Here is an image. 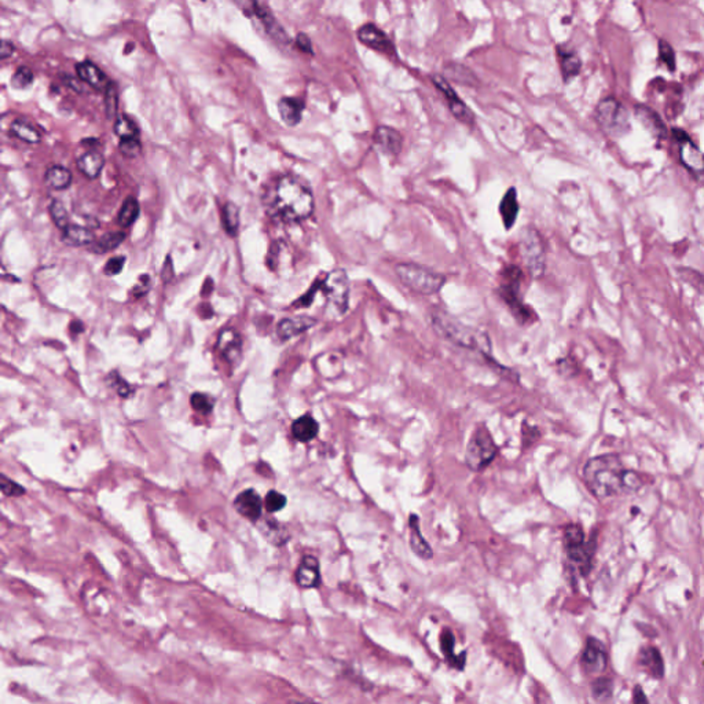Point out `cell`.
Segmentation results:
<instances>
[{"label": "cell", "instance_id": "1", "mask_svg": "<svg viewBox=\"0 0 704 704\" xmlns=\"http://www.w3.org/2000/svg\"><path fill=\"white\" fill-rule=\"evenodd\" d=\"M582 474L586 487L597 499L636 494L647 483L644 475L627 469L616 454H604L589 460Z\"/></svg>", "mask_w": 704, "mask_h": 704}, {"label": "cell", "instance_id": "2", "mask_svg": "<svg viewBox=\"0 0 704 704\" xmlns=\"http://www.w3.org/2000/svg\"><path fill=\"white\" fill-rule=\"evenodd\" d=\"M315 201L311 190L292 176H282L272 191V208L286 221H300L311 217Z\"/></svg>", "mask_w": 704, "mask_h": 704}, {"label": "cell", "instance_id": "3", "mask_svg": "<svg viewBox=\"0 0 704 704\" xmlns=\"http://www.w3.org/2000/svg\"><path fill=\"white\" fill-rule=\"evenodd\" d=\"M430 322L441 337L447 338L455 345L479 352L486 358L491 354V340L487 333L483 330L465 325L450 314L437 308L431 311Z\"/></svg>", "mask_w": 704, "mask_h": 704}, {"label": "cell", "instance_id": "4", "mask_svg": "<svg viewBox=\"0 0 704 704\" xmlns=\"http://www.w3.org/2000/svg\"><path fill=\"white\" fill-rule=\"evenodd\" d=\"M395 274L403 285L424 296L437 293L447 281L443 274L416 263H399L395 266Z\"/></svg>", "mask_w": 704, "mask_h": 704}, {"label": "cell", "instance_id": "5", "mask_svg": "<svg viewBox=\"0 0 704 704\" xmlns=\"http://www.w3.org/2000/svg\"><path fill=\"white\" fill-rule=\"evenodd\" d=\"M595 117L601 130L612 138H620L630 131L629 111L615 97L601 100L595 109Z\"/></svg>", "mask_w": 704, "mask_h": 704}, {"label": "cell", "instance_id": "6", "mask_svg": "<svg viewBox=\"0 0 704 704\" xmlns=\"http://www.w3.org/2000/svg\"><path fill=\"white\" fill-rule=\"evenodd\" d=\"M496 454L498 446L487 427L483 424L478 425L467 446L465 461L468 468L475 472L483 471L494 461Z\"/></svg>", "mask_w": 704, "mask_h": 704}, {"label": "cell", "instance_id": "7", "mask_svg": "<svg viewBox=\"0 0 704 704\" xmlns=\"http://www.w3.org/2000/svg\"><path fill=\"white\" fill-rule=\"evenodd\" d=\"M522 271L516 266H510L502 272V283L499 288V293L502 300L510 308L513 315L522 324L531 322L534 318V313L522 302L520 299V282H522Z\"/></svg>", "mask_w": 704, "mask_h": 704}, {"label": "cell", "instance_id": "8", "mask_svg": "<svg viewBox=\"0 0 704 704\" xmlns=\"http://www.w3.org/2000/svg\"><path fill=\"white\" fill-rule=\"evenodd\" d=\"M564 545L570 560L577 564L582 572L586 574L592 565L596 542L586 541L581 526L570 524L564 531Z\"/></svg>", "mask_w": 704, "mask_h": 704}, {"label": "cell", "instance_id": "9", "mask_svg": "<svg viewBox=\"0 0 704 704\" xmlns=\"http://www.w3.org/2000/svg\"><path fill=\"white\" fill-rule=\"evenodd\" d=\"M322 290L329 306L340 315L348 311L350 306V279L343 269H336L326 274L322 281Z\"/></svg>", "mask_w": 704, "mask_h": 704}, {"label": "cell", "instance_id": "10", "mask_svg": "<svg viewBox=\"0 0 704 704\" xmlns=\"http://www.w3.org/2000/svg\"><path fill=\"white\" fill-rule=\"evenodd\" d=\"M522 256L531 276H542L546 269V253L541 234L534 227H527L522 235Z\"/></svg>", "mask_w": 704, "mask_h": 704}, {"label": "cell", "instance_id": "11", "mask_svg": "<svg viewBox=\"0 0 704 704\" xmlns=\"http://www.w3.org/2000/svg\"><path fill=\"white\" fill-rule=\"evenodd\" d=\"M431 79H432V83L436 86V88L446 98L451 114L460 123H462L465 125H472L475 123V113L458 97V94L454 91V88L448 83V80L441 75H434Z\"/></svg>", "mask_w": 704, "mask_h": 704}, {"label": "cell", "instance_id": "12", "mask_svg": "<svg viewBox=\"0 0 704 704\" xmlns=\"http://www.w3.org/2000/svg\"><path fill=\"white\" fill-rule=\"evenodd\" d=\"M674 139L678 142L680 146V159L681 163L688 168L691 172L701 173L704 171V155L699 150L696 145H694L691 136L687 134V131L681 128H673L671 130Z\"/></svg>", "mask_w": 704, "mask_h": 704}, {"label": "cell", "instance_id": "13", "mask_svg": "<svg viewBox=\"0 0 704 704\" xmlns=\"http://www.w3.org/2000/svg\"><path fill=\"white\" fill-rule=\"evenodd\" d=\"M357 36L362 45H365L366 47H369L375 52H379V53L388 55V56L396 55V50H395L392 40L388 38V35L382 29H380L379 26H376L375 24L369 22V24L362 25L358 29Z\"/></svg>", "mask_w": 704, "mask_h": 704}, {"label": "cell", "instance_id": "14", "mask_svg": "<svg viewBox=\"0 0 704 704\" xmlns=\"http://www.w3.org/2000/svg\"><path fill=\"white\" fill-rule=\"evenodd\" d=\"M252 8H253V13L255 15L262 21L266 32L270 35L271 38L279 43V45H289L290 39L286 33V31L282 28V25L278 22V19L274 17V14L271 13L270 8L267 4L265 3H259V1H255L252 3Z\"/></svg>", "mask_w": 704, "mask_h": 704}, {"label": "cell", "instance_id": "15", "mask_svg": "<svg viewBox=\"0 0 704 704\" xmlns=\"http://www.w3.org/2000/svg\"><path fill=\"white\" fill-rule=\"evenodd\" d=\"M234 508L240 515H242L244 517L249 519L253 523L262 519L263 502L260 495L253 488H248L241 494H238L234 501Z\"/></svg>", "mask_w": 704, "mask_h": 704}, {"label": "cell", "instance_id": "16", "mask_svg": "<svg viewBox=\"0 0 704 704\" xmlns=\"http://www.w3.org/2000/svg\"><path fill=\"white\" fill-rule=\"evenodd\" d=\"M607 663L608 657L605 647L596 639H589L582 655L584 668L590 674H600L607 668Z\"/></svg>", "mask_w": 704, "mask_h": 704}, {"label": "cell", "instance_id": "17", "mask_svg": "<svg viewBox=\"0 0 704 704\" xmlns=\"http://www.w3.org/2000/svg\"><path fill=\"white\" fill-rule=\"evenodd\" d=\"M375 145L379 148L384 155L398 156L402 152L403 138L400 132L388 125H380L373 135Z\"/></svg>", "mask_w": 704, "mask_h": 704}, {"label": "cell", "instance_id": "18", "mask_svg": "<svg viewBox=\"0 0 704 704\" xmlns=\"http://www.w3.org/2000/svg\"><path fill=\"white\" fill-rule=\"evenodd\" d=\"M556 53L560 63V72L564 83L571 81L577 77L582 70V59L578 53L567 45H558L556 47Z\"/></svg>", "mask_w": 704, "mask_h": 704}, {"label": "cell", "instance_id": "19", "mask_svg": "<svg viewBox=\"0 0 704 704\" xmlns=\"http://www.w3.org/2000/svg\"><path fill=\"white\" fill-rule=\"evenodd\" d=\"M296 582L300 588L313 589L321 584L320 563L314 556H304L296 570Z\"/></svg>", "mask_w": 704, "mask_h": 704}, {"label": "cell", "instance_id": "20", "mask_svg": "<svg viewBox=\"0 0 704 704\" xmlns=\"http://www.w3.org/2000/svg\"><path fill=\"white\" fill-rule=\"evenodd\" d=\"M217 348L226 361H228L231 365H235L240 361L242 352V341L240 334L233 329L223 330L217 338Z\"/></svg>", "mask_w": 704, "mask_h": 704}, {"label": "cell", "instance_id": "21", "mask_svg": "<svg viewBox=\"0 0 704 704\" xmlns=\"http://www.w3.org/2000/svg\"><path fill=\"white\" fill-rule=\"evenodd\" d=\"M634 114L639 121L650 131V134L657 139H664L668 135L666 123L660 118V116L647 105H636Z\"/></svg>", "mask_w": 704, "mask_h": 704}, {"label": "cell", "instance_id": "22", "mask_svg": "<svg viewBox=\"0 0 704 704\" xmlns=\"http://www.w3.org/2000/svg\"><path fill=\"white\" fill-rule=\"evenodd\" d=\"M76 73L81 81L90 84L91 87H94L97 90H104V88L107 90L110 84L108 76L102 72L101 68H98L91 61H83V62L77 63Z\"/></svg>", "mask_w": 704, "mask_h": 704}, {"label": "cell", "instance_id": "23", "mask_svg": "<svg viewBox=\"0 0 704 704\" xmlns=\"http://www.w3.org/2000/svg\"><path fill=\"white\" fill-rule=\"evenodd\" d=\"M409 529H410V546L412 550L421 558L430 560L434 556V550L430 543L421 534L420 529V517L417 515H410L409 517Z\"/></svg>", "mask_w": 704, "mask_h": 704}, {"label": "cell", "instance_id": "24", "mask_svg": "<svg viewBox=\"0 0 704 704\" xmlns=\"http://www.w3.org/2000/svg\"><path fill=\"white\" fill-rule=\"evenodd\" d=\"M317 321L311 317H295V318H286V320H282L279 324H278V327H276V333L278 336L282 338V340H289L292 337H296L304 331H307L308 329H311L313 326H315Z\"/></svg>", "mask_w": 704, "mask_h": 704}, {"label": "cell", "instance_id": "25", "mask_svg": "<svg viewBox=\"0 0 704 704\" xmlns=\"http://www.w3.org/2000/svg\"><path fill=\"white\" fill-rule=\"evenodd\" d=\"M519 200L517 191L515 187H510L499 203V215L502 217V223L506 230L512 228L517 220L519 215Z\"/></svg>", "mask_w": 704, "mask_h": 704}, {"label": "cell", "instance_id": "26", "mask_svg": "<svg viewBox=\"0 0 704 704\" xmlns=\"http://www.w3.org/2000/svg\"><path fill=\"white\" fill-rule=\"evenodd\" d=\"M303 110H304V104H303V101H300L297 98L283 97L278 102L279 116H281L282 121L289 127H295L302 121Z\"/></svg>", "mask_w": 704, "mask_h": 704}, {"label": "cell", "instance_id": "27", "mask_svg": "<svg viewBox=\"0 0 704 704\" xmlns=\"http://www.w3.org/2000/svg\"><path fill=\"white\" fill-rule=\"evenodd\" d=\"M105 165L104 156L97 150H90L77 159L79 171L88 179H97Z\"/></svg>", "mask_w": 704, "mask_h": 704}, {"label": "cell", "instance_id": "28", "mask_svg": "<svg viewBox=\"0 0 704 704\" xmlns=\"http://www.w3.org/2000/svg\"><path fill=\"white\" fill-rule=\"evenodd\" d=\"M62 233H63L62 235L63 242L70 247H86L93 244V241L95 240L94 233L88 227L79 224H69Z\"/></svg>", "mask_w": 704, "mask_h": 704}, {"label": "cell", "instance_id": "29", "mask_svg": "<svg viewBox=\"0 0 704 704\" xmlns=\"http://www.w3.org/2000/svg\"><path fill=\"white\" fill-rule=\"evenodd\" d=\"M318 432H320L318 423L308 414L302 416L300 419L295 420L292 424V434L295 436V439H297L299 441H303V443H307V441H311L313 439H315Z\"/></svg>", "mask_w": 704, "mask_h": 704}, {"label": "cell", "instance_id": "30", "mask_svg": "<svg viewBox=\"0 0 704 704\" xmlns=\"http://www.w3.org/2000/svg\"><path fill=\"white\" fill-rule=\"evenodd\" d=\"M45 183L53 190H65L72 183V172L62 165H50L45 173Z\"/></svg>", "mask_w": 704, "mask_h": 704}, {"label": "cell", "instance_id": "31", "mask_svg": "<svg viewBox=\"0 0 704 704\" xmlns=\"http://www.w3.org/2000/svg\"><path fill=\"white\" fill-rule=\"evenodd\" d=\"M258 527L262 531L263 537L275 546H282L289 541L288 530L275 520H263L258 523Z\"/></svg>", "mask_w": 704, "mask_h": 704}, {"label": "cell", "instance_id": "32", "mask_svg": "<svg viewBox=\"0 0 704 704\" xmlns=\"http://www.w3.org/2000/svg\"><path fill=\"white\" fill-rule=\"evenodd\" d=\"M639 659H640L641 666L647 668V671L652 677H655V678L663 677V671H664L663 660H662V655L656 648L650 647V648L641 650L640 655H639Z\"/></svg>", "mask_w": 704, "mask_h": 704}, {"label": "cell", "instance_id": "33", "mask_svg": "<svg viewBox=\"0 0 704 704\" xmlns=\"http://www.w3.org/2000/svg\"><path fill=\"white\" fill-rule=\"evenodd\" d=\"M10 131L14 136H17L18 139L26 142V143H39L42 141V135L40 132L33 128L32 125H29L28 123L22 121V120H15L11 123L10 125Z\"/></svg>", "mask_w": 704, "mask_h": 704}, {"label": "cell", "instance_id": "34", "mask_svg": "<svg viewBox=\"0 0 704 704\" xmlns=\"http://www.w3.org/2000/svg\"><path fill=\"white\" fill-rule=\"evenodd\" d=\"M139 212H141V207H139L138 200L134 197H128V198H125V201L121 205L117 220H118L120 226L130 227L138 219Z\"/></svg>", "mask_w": 704, "mask_h": 704}, {"label": "cell", "instance_id": "35", "mask_svg": "<svg viewBox=\"0 0 704 704\" xmlns=\"http://www.w3.org/2000/svg\"><path fill=\"white\" fill-rule=\"evenodd\" d=\"M114 132L121 139H138L139 128L135 121L127 116H118L114 123Z\"/></svg>", "mask_w": 704, "mask_h": 704}, {"label": "cell", "instance_id": "36", "mask_svg": "<svg viewBox=\"0 0 704 704\" xmlns=\"http://www.w3.org/2000/svg\"><path fill=\"white\" fill-rule=\"evenodd\" d=\"M221 220L228 235H235L240 228V210L234 203H227L221 210Z\"/></svg>", "mask_w": 704, "mask_h": 704}, {"label": "cell", "instance_id": "37", "mask_svg": "<svg viewBox=\"0 0 704 704\" xmlns=\"http://www.w3.org/2000/svg\"><path fill=\"white\" fill-rule=\"evenodd\" d=\"M125 233L124 231H111V233H108L105 234L104 237L100 238L97 244V251L100 252H109V251H113L116 249L117 247H120L124 240H125Z\"/></svg>", "mask_w": 704, "mask_h": 704}, {"label": "cell", "instance_id": "38", "mask_svg": "<svg viewBox=\"0 0 704 704\" xmlns=\"http://www.w3.org/2000/svg\"><path fill=\"white\" fill-rule=\"evenodd\" d=\"M33 80H35L33 72H32L28 66L22 65V66H19V68L15 70V73L13 75V77H11V80H10V84H11L14 88H17V90H22V88L29 87V86L33 83Z\"/></svg>", "mask_w": 704, "mask_h": 704}, {"label": "cell", "instance_id": "39", "mask_svg": "<svg viewBox=\"0 0 704 704\" xmlns=\"http://www.w3.org/2000/svg\"><path fill=\"white\" fill-rule=\"evenodd\" d=\"M657 53H659V61H662L670 72H674L677 68V56L675 52L671 47V45L663 39L659 40L657 45Z\"/></svg>", "mask_w": 704, "mask_h": 704}, {"label": "cell", "instance_id": "40", "mask_svg": "<svg viewBox=\"0 0 704 704\" xmlns=\"http://www.w3.org/2000/svg\"><path fill=\"white\" fill-rule=\"evenodd\" d=\"M50 217L53 219L55 226L58 228H61L62 231L70 224L69 223V215H68V211L63 205L62 201H58V200H54L52 204H50Z\"/></svg>", "mask_w": 704, "mask_h": 704}, {"label": "cell", "instance_id": "41", "mask_svg": "<svg viewBox=\"0 0 704 704\" xmlns=\"http://www.w3.org/2000/svg\"><path fill=\"white\" fill-rule=\"evenodd\" d=\"M464 69L462 65L460 63H454V65H448L447 66V75L455 80V81H460L462 84H474L476 83V77L475 75L469 70V69H465L464 73H461Z\"/></svg>", "mask_w": 704, "mask_h": 704}, {"label": "cell", "instance_id": "42", "mask_svg": "<svg viewBox=\"0 0 704 704\" xmlns=\"http://www.w3.org/2000/svg\"><path fill=\"white\" fill-rule=\"evenodd\" d=\"M612 689H613V685H612L611 680L598 678L592 687L593 698L596 699L597 702H607L612 696Z\"/></svg>", "mask_w": 704, "mask_h": 704}, {"label": "cell", "instance_id": "43", "mask_svg": "<svg viewBox=\"0 0 704 704\" xmlns=\"http://www.w3.org/2000/svg\"><path fill=\"white\" fill-rule=\"evenodd\" d=\"M265 506L269 513L279 512L281 509H283L286 506V496L275 490H271L265 498Z\"/></svg>", "mask_w": 704, "mask_h": 704}, {"label": "cell", "instance_id": "44", "mask_svg": "<svg viewBox=\"0 0 704 704\" xmlns=\"http://www.w3.org/2000/svg\"><path fill=\"white\" fill-rule=\"evenodd\" d=\"M191 406L200 414H210L214 409V400L205 393H194L191 396Z\"/></svg>", "mask_w": 704, "mask_h": 704}, {"label": "cell", "instance_id": "45", "mask_svg": "<svg viewBox=\"0 0 704 704\" xmlns=\"http://www.w3.org/2000/svg\"><path fill=\"white\" fill-rule=\"evenodd\" d=\"M105 91H107V94H105L107 116H108V118L113 120L117 116V110H118V93H117V87L113 83H110Z\"/></svg>", "mask_w": 704, "mask_h": 704}, {"label": "cell", "instance_id": "46", "mask_svg": "<svg viewBox=\"0 0 704 704\" xmlns=\"http://www.w3.org/2000/svg\"><path fill=\"white\" fill-rule=\"evenodd\" d=\"M440 641H441V650H443L444 656H446L450 662H453L455 667H457V666L460 667L457 657L453 655V650H454V644H455V641H454V636L451 634V632H450V630H444V632H443V634H441V640H440Z\"/></svg>", "mask_w": 704, "mask_h": 704}, {"label": "cell", "instance_id": "47", "mask_svg": "<svg viewBox=\"0 0 704 704\" xmlns=\"http://www.w3.org/2000/svg\"><path fill=\"white\" fill-rule=\"evenodd\" d=\"M121 153L127 157H138L142 152L139 139H121L118 145Z\"/></svg>", "mask_w": 704, "mask_h": 704}, {"label": "cell", "instance_id": "48", "mask_svg": "<svg viewBox=\"0 0 704 704\" xmlns=\"http://www.w3.org/2000/svg\"><path fill=\"white\" fill-rule=\"evenodd\" d=\"M109 381H110V385L111 388H114L117 391V393L123 398H128L132 395V388L125 382V380L123 377H120L116 372H113L110 376H109Z\"/></svg>", "mask_w": 704, "mask_h": 704}, {"label": "cell", "instance_id": "49", "mask_svg": "<svg viewBox=\"0 0 704 704\" xmlns=\"http://www.w3.org/2000/svg\"><path fill=\"white\" fill-rule=\"evenodd\" d=\"M0 487H1V492L7 496H19L22 494H25V488L21 487L19 485H17L15 482H11L10 479H7L6 476H1V480H0Z\"/></svg>", "mask_w": 704, "mask_h": 704}, {"label": "cell", "instance_id": "50", "mask_svg": "<svg viewBox=\"0 0 704 704\" xmlns=\"http://www.w3.org/2000/svg\"><path fill=\"white\" fill-rule=\"evenodd\" d=\"M124 262H125V258H123V256H116V258L110 259L105 266V272L108 275H117L120 271L123 270Z\"/></svg>", "mask_w": 704, "mask_h": 704}, {"label": "cell", "instance_id": "51", "mask_svg": "<svg viewBox=\"0 0 704 704\" xmlns=\"http://www.w3.org/2000/svg\"><path fill=\"white\" fill-rule=\"evenodd\" d=\"M296 46L300 52L303 53H307V54H313V45H311V40L310 38L306 35V33H299L297 38H296Z\"/></svg>", "mask_w": 704, "mask_h": 704}, {"label": "cell", "instance_id": "52", "mask_svg": "<svg viewBox=\"0 0 704 704\" xmlns=\"http://www.w3.org/2000/svg\"><path fill=\"white\" fill-rule=\"evenodd\" d=\"M149 288H150V278L145 274V275H142V276L139 278L138 283H136V285H135V288L132 289V293H134V296L139 297V296L145 295V293L149 290Z\"/></svg>", "mask_w": 704, "mask_h": 704}, {"label": "cell", "instance_id": "53", "mask_svg": "<svg viewBox=\"0 0 704 704\" xmlns=\"http://www.w3.org/2000/svg\"><path fill=\"white\" fill-rule=\"evenodd\" d=\"M14 50H15V47H14V45L11 42L3 40L1 42V47H0V58L1 59H7L8 56L13 55Z\"/></svg>", "mask_w": 704, "mask_h": 704}, {"label": "cell", "instance_id": "54", "mask_svg": "<svg viewBox=\"0 0 704 704\" xmlns=\"http://www.w3.org/2000/svg\"><path fill=\"white\" fill-rule=\"evenodd\" d=\"M162 275H163L164 282H169L173 278V266H172L171 256H168L166 260H165V263H164L163 274Z\"/></svg>", "mask_w": 704, "mask_h": 704}, {"label": "cell", "instance_id": "55", "mask_svg": "<svg viewBox=\"0 0 704 704\" xmlns=\"http://www.w3.org/2000/svg\"><path fill=\"white\" fill-rule=\"evenodd\" d=\"M633 701H634V704H648V699L643 691L641 687H636L634 688V694H633Z\"/></svg>", "mask_w": 704, "mask_h": 704}, {"label": "cell", "instance_id": "56", "mask_svg": "<svg viewBox=\"0 0 704 704\" xmlns=\"http://www.w3.org/2000/svg\"><path fill=\"white\" fill-rule=\"evenodd\" d=\"M83 330H84V326H83L81 322H72V325H70V331H72L73 334H76V333L79 334V333H81Z\"/></svg>", "mask_w": 704, "mask_h": 704}, {"label": "cell", "instance_id": "57", "mask_svg": "<svg viewBox=\"0 0 704 704\" xmlns=\"http://www.w3.org/2000/svg\"><path fill=\"white\" fill-rule=\"evenodd\" d=\"M295 704H304V703H295Z\"/></svg>", "mask_w": 704, "mask_h": 704}]
</instances>
